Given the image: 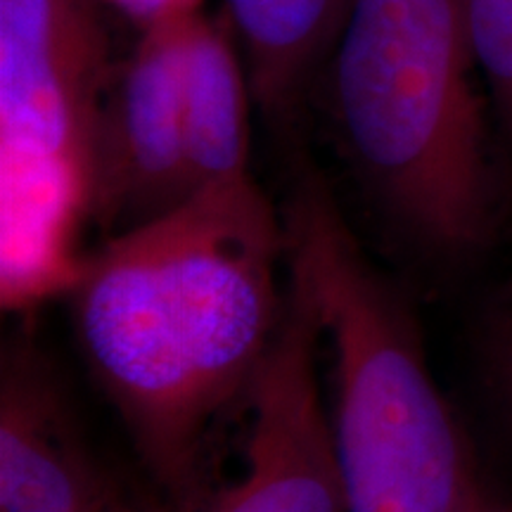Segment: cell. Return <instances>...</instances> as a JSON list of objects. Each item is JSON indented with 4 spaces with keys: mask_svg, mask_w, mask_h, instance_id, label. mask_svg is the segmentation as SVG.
<instances>
[{
    "mask_svg": "<svg viewBox=\"0 0 512 512\" xmlns=\"http://www.w3.org/2000/svg\"><path fill=\"white\" fill-rule=\"evenodd\" d=\"M285 230L252 176L110 235L69 283L79 347L176 512H209V434L285 311Z\"/></svg>",
    "mask_w": 512,
    "mask_h": 512,
    "instance_id": "cell-1",
    "label": "cell"
},
{
    "mask_svg": "<svg viewBox=\"0 0 512 512\" xmlns=\"http://www.w3.org/2000/svg\"><path fill=\"white\" fill-rule=\"evenodd\" d=\"M475 67L460 0H351L320 69L358 181L408 238L444 256L479 252L498 226Z\"/></svg>",
    "mask_w": 512,
    "mask_h": 512,
    "instance_id": "cell-2",
    "label": "cell"
},
{
    "mask_svg": "<svg viewBox=\"0 0 512 512\" xmlns=\"http://www.w3.org/2000/svg\"><path fill=\"white\" fill-rule=\"evenodd\" d=\"M105 3L124 15L128 22L136 24L138 31L164 17L202 12V0H105Z\"/></svg>",
    "mask_w": 512,
    "mask_h": 512,
    "instance_id": "cell-12",
    "label": "cell"
},
{
    "mask_svg": "<svg viewBox=\"0 0 512 512\" xmlns=\"http://www.w3.org/2000/svg\"><path fill=\"white\" fill-rule=\"evenodd\" d=\"M114 512H140V510H136V508H131V505H121V508H117Z\"/></svg>",
    "mask_w": 512,
    "mask_h": 512,
    "instance_id": "cell-14",
    "label": "cell"
},
{
    "mask_svg": "<svg viewBox=\"0 0 512 512\" xmlns=\"http://www.w3.org/2000/svg\"><path fill=\"white\" fill-rule=\"evenodd\" d=\"M249 100L245 55L226 12L197 15L183 55L185 131L197 188L249 176Z\"/></svg>",
    "mask_w": 512,
    "mask_h": 512,
    "instance_id": "cell-9",
    "label": "cell"
},
{
    "mask_svg": "<svg viewBox=\"0 0 512 512\" xmlns=\"http://www.w3.org/2000/svg\"><path fill=\"white\" fill-rule=\"evenodd\" d=\"M475 344L486 389L512 432V280L479 313Z\"/></svg>",
    "mask_w": 512,
    "mask_h": 512,
    "instance_id": "cell-11",
    "label": "cell"
},
{
    "mask_svg": "<svg viewBox=\"0 0 512 512\" xmlns=\"http://www.w3.org/2000/svg\"><path fill=\"white\" fill-rule=\"evenodd\" d=\"M477 69L512 140V0H460Z\"/></svg>",
    "mask_w": 512,
    "mask_h": 512,
    "instance_id": "cell-10",
    "label": "cell"
},
{
    "mask_svg": "<svg viewBox=\"0 0 512 512\" xmlns=\"http://www.w3.org/2000/svg\"><path fill=\"white\" fill-rule=\"evenodd\" d=\"M197 15L164 17L138 31L107 86L93 138L88 219L112 235L197 190L183 102V55Z\"/></svg>",
    "mask_w": 512,
    "mask_h": 512,
    "instance_id": "cell-5",
    "label": "cell"
},
{
    "mask_svg": "<svg viewBox=\"0 0 512 512\" xmlns=\"http://www.w3.org/2000/svg\"><path fill=\"white\" fill-rule=\"evenodd\" d=\"M285 268L330 347L339 470L349 512H458L472 472L460 432L387 280L370 266L309 162L280 209Z\"/></svg>",
    "mask_w": 512,
    "mask_h": 512,
    "instance_id": "cell-3",
    "label": "cell"
},
{
    "mask_svg": "<svg viewBox=\"0 0 512 512\" xmlns=\"http://www.w3.org/2000/svg\"><path fill=\"white\" fill-rule=\"evenodd\" d=\"M105 0H0L3 297L67 287L93 138L117 64Z\"/></svg>",
    "mask_w": 512,
    "mask_h": 512,
    "instance_id": "cell-4",
    "label": "cell"
},
{
    "mask_svg": "<svg viewBox=\"0 0 512 512\" xmlns=\"http://www.w3.org/2000/svg\"><path fill=\"white\" fill-rule=\"evenodd\" d=\"M8 349L0 384V512H114L117 489L88 456L46 363Z\"/></svg>",
    "mask_w": 512,
    "mask_h": 512,
    "instance_id": "cell-7",
    "label": "cell"
},
{
    "mask_svg": "<svg viewBox=\"0 0 512 512\" xmlns=\"http://www.w3.org/2000/svg\"><path fill=\"white\" fill-rule=\"evenodd\" d=\"M351 0H226L252 100L287 124L323 69Z\"/></svg>",
    "mask_w": 512,
    "mask_h": 512,
    "instance_id": "cell-8",
    "label": "cell"
},
{
    "mask_svg": "<svg viewBox=\"0 0 512 512\" xmlns=\"http://www.w3.org/2000/svg\"><path fill=\"white\" fill-rule=\"evenodd\" d=\"M458 512H505V508L498 501H494L479 484L477 477H472L470 486H467L463 501L458 505Z\"/></svg>",
    "mask_w": 512,
    "mask_h": 512,
    "instance_id": "cell-13",
    "label": "cell"
},
{
    "mask_svg": "<svg viewBox=\"0 0 512 512\" xmlns=\"http://www.w3.org/2000/svg\"><path fill=\"white\" fill-rule=\"evenodd\" d=\"M320 347L316 311L287 275L283 320L247 394L245 475L209 512H349L318 380Z\"/></svg>",
    "mask_w": 512,
    "mask_h": 512,
    "instance_id": "cell-6",
    "label": "cell"
}]
</instances>
